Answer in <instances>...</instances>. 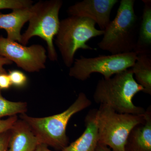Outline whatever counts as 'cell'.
<instances>
[{
  "instance_id": "6da1fadb",
  "label": "cell",
  "mask_w": 151,
  "mask_h": 151,
  "mask_svg": "<svg viewBox=\"0 0 151 151\" xmlns=\"http://www.w3.org/2000/svg\"><path fill=\"white\" fill-rule=\"evenodd\" d=\"M143 91V87L137 83L129 68L108 79L99 80L93 98L97 104L108 106L117 113L143 115L146 110L133 102L135 95Z\"/></svg>"
},
{
  "instance_id": "7a4b0ae2",
  "label": "cell",
  "mask_w": 151,
  "mask_h": 151,
  "mask_svg": "<svg viewBox=\"0 0 151 151\" xmlns=\"http://www.w3.org/2000/svg\"><path fill=\"white\" fill-rule=\"evenodd\" d=\"M134 0H122L115 18L104 30L99 48L111 54L134 52L137 40L140 19L135 14Z\"/></svg>"
},
{
  "instance_id": "3957f363",
  "label": "cell",
  "mask_w": 151,
  "mask_h": 151,
  "mask_svg": "<svg viewBox=\"0 0 151 151\" xmlns=\"http://www.w3.org/2000/svg\"><path fill=\"white\" fill-rule=\"evenodd\" d=\"M92 102L84 92H80L70 107L62 113L42 118L21 114V119L29 126L40 144L62 150L68 145L67 124L74 114L88 108Z\"/></svg>"
},
{
  "instance_id": "277c9868",
  "label": "cell",
  "mask_w": 151,
  "mask_h": 151,
  "mask_svg": "<svg viewBox=\"0 0 151 151\" xmlns=\"http://www.w3.org/2000/svg\"><path fill=\"white\" fill-rule=\"evenodd\" d=\"M96 24L91 19L77 16H70L60 21L55 43L65 66H72L78 50H94L86 44L87 42L104 33L95 27Z\"/></svg>"
},
{
  "instance_id": "5b68a950",
  "label": "cell",
  "mask_w": 151,
  "mask_h": 151,
  "mask_svg": "<svg viewBox=\"0 0 151 151\" xmlns=\"http://www.w3.org/2000/svg\"><path fill=\"white\" fill-rule=\"evenodd\" d=\"M62 6L61 0L40 1L33 4L28 27L22 35L20 43L24 45L33 37L43 39L47 44L48 57L52 61L58 60L53 40L59 29V14Z\"/></svg>"
},
{
  "instance_id": "8992f818",
  "label": "cell",
  "mask_w": 151,
  "mask_h": 151,
  "mask_svg": "<svg viewBox=\"0 0 151 151\" xmlns=\"http://www.w3.org/2000/svg\"><path fill=\"white\" fill-rule=\"evenodd\" d=\"M97 119L98 143L107 146L113 151H125V145L130 132L145 121V114L119 113L102 105L97 109Z\"/></svg>"
},
{
  "instance_id": "52a82bcc",
  "label": "cell",
  "mask_w": 151,
  "mask_h": 151,
  "mask_svg": "<svg viewBox=\"0 0 151 151\" xmlns=\"http://www.w3.org/2000/svg\"><path fill=\"white\" fill-rule=\"evenodd\" d=\"M137 54L134 52L111 55H100L94 58L81 56L74 60L69 75L80 81H85L93 73H100L108 79L132 68Z\"/></svg>"
},
{
  "instance_id": "ba28073f",
  "label": "cell",
  "mask_w": 151,
  "mask_h": 151,
  "mask_svg": "<svg viewBox=\"0 0 151 151\" xmlns=\"http://www.w3.org/2000/svg\"><path fill=\"white\" fill-rule=\"evenodd\" d=\"M0 55L29 73L45 69L47 57L46 49L41 45L26 46L2 36H0Z\"/></svg>"
},
{
  "instance_id": "9c48e42d",
  "label": "cell",
  "mask_w": 151,
  "mask_h": 151,
  "mask_svg": "<svg viewBox=\"0 0 151 151\" xmlns=\"http://www.w3.org/2000/svg\"><path fill=\"white\" fill-rule=\"evenodd\" d=\"M118 0H84L75 3L68 9L70 16L87 18L104 30L111 22V11Z\"/></svg>"
},
{
  "instance_id": "30bf717a",
  "label": "cell",
  "mask_w": 151,
  "mask_h": 151,
  "mask_svg": "<svg viewBox=\"0 0 151 151\" xmlns=\"http://www.w3.org/2000/svg\"><path fill=\"white\" fill-rule=\"evenodd\" d=\"M97 109L89 111L85 118V130L76 140L62 151H95L99 142L97 115Z\"/></svg>"
},
{
  "instance_id": "8fae6325",
  "label": "cell",
  "mask_w": 151,
  "mask_h": 151,
  "mask_svg": "<svg viewBox=\"0 0 151 151\" xmlns=\"http://www.w3.org/2000/svg\"><path fill=\"white\" fill-rule=\"evenodd\" d=\"M8 151H35L40 144L28 125L18 119L10 129Z\"/></svg>"
},
{
  "instance_id": "7c38bea8",
  "label": "cell",
  "mask_w": 151,
  "mask_h": 151,
  "mask_svg": "<svg viewBox=\"0 0 151 151\" xmlns=\"http://www.w3.org/2000/svg\"><path fill=\"white\" fill-rule=\"evenodd\" d=\"M145 121L132 129L127 138L125 151H151V107L145 113Z\"/></svg>"
},
{
  "instance_id": "4fadbf2b",
  "label": "cell",
  "mask_w": 151,
  "mask_h": 151,
  "mask_svg": "<svg viewBox=\"0 0 151 151\" xmlns=\"http://www.w3.org/2000/svg\"><path fill=\"white\" fill-rule=\"evenodd\" d=\"M31 7L12 10L9 14L0 13V29L6 31L7 35V38L20 43L21 32L31 16Z\"/></svg>"
},
{
  "instance_id": "5bb4252c",
  "label": "cell",
  "mask_w": 151,
  "mask_h": 151,
  "mask_svg": "<svg viewBox=\"0 0 151 151\" xmlns=\"http://www.w3.org/2000/svg\"><path fill=\"white\" fill-rule=\"evenodd\" d=\"M142 1L145 6L134 52L137 54H151V1L143 0Z\"/></svg>"
},
{
  "instance_id": "9a60e30c",
  "label": "cell",
  "mask_w": 151,
  "mask_h": 151,
  "mask_svg": "<svg viewBox=\"0 0 151 151\" xmlns=\"http://www.w3.org/2000/svg\"><path fill=\"white\" fill-rule=\"evenodd\" d=\"M131 68L135 80L143 87V92L151 95V54H137Z\"/></svg>"
},
{
  "instance_id": "2e32d148",
  "label": "cell",
  "mask_w": 151,
  "mask_h": 151,
  "mask_svg": "<svg viewBox=\"0 0 151 151\" xmlns=\"http://www.w3.org/2000/svg\"><path fill=\"white\" fill-rule=\"evenodd\" d=\"M27 110L26 102H12L3 97L0 89V119L5 116H17L25 113Z\"/></svg>"
},
{
  "instance_id": "e0dca14e",
  "label": "cell",
  "mask_w": 151,
  "mask_h": 151,
  "mask_svg": "<svg viewBox=\"0 0 151 151\" xmlns=\"http://www.w3.org/2000/svg\"><path fill=\"white\" fill-rule=\"evenodd\" d=\"M30 0H0V10L10 9L14 10L27 8L32 5Z\"/></svg>"
},
{
  "instance_id": "ac0fdd59",
  "label": "cell",
  "mask_w": 151,
  "mask_h": 151,
  "mask_svg": "<svg viewBox=\"0 0 151 151\" xmlns=\"http://www.w3.org/2000/svg\"><path fill=\"white\" fill-rule=\"evenodd\" d=\"M8 75L12 86L22 88L24 87L27 83V78L26 75L20 70H10Z\"/></svg>"
},
{
  "instance_id": "d6986e66",
  "label": "cell",
  "mask_w": 151,
  "mask_h": 151,
  "mask_svg": "<svg viewBox=\"0 0 151 151\" xmlns=\"http://www.w3.org/2000/svg\"><path fill=\"white\" fill-rule=\"evenodd\" d=\"M18 119L17 116H14L5 120H0V134L11 129Z\"/></svg>"
},
{
  "instance_id": "ffe728a7",
  "label": "cell",
  "mask_w": 151,
  "mask_h": 151,
  "mask_svg": "<svg viewBox=\"0 0 151 151\" xmlns=\"http://www.w3.org/2000/svg\"><path fill=\"white\" fill-rule=\"evenodd\" d=\"M10 135V129L0 134V151H8Z\"/></svg>"
},
{
  "instance_id": "44dd1931",
  "label": "cell",
  "mask_w": 151,
  "mask_h": 151,
  "mask_svg": "<svg viewBox=\"0 0 151 151\" xmlns=\"http://www.w3.org/2000/svg\"><path fill=\"white\" fill-rule=\"evenodd\" d=\"M12 86L8 73L0 74V89L1 90L7 89Z\"/></svg>"
},
{
  "instance_id": "7402d4cb",
  "label": "cell",
  "mask_w": 151,
  "mask_h": 151,
  "mask_svg": "<svg viewBox=\"0 0 151 151\" xmlns=\"http://www.w3.org/2000/svg\"><path fill=\"white\" fill-rule=\"evenodd\" d=\"M12 63V62L10 60L0 55V74L7 73L5 69L4 68V66L6 65H10Z\"/></svg>"
},
{
  "instance_id": "603a6c76",
  "label": "cell",
  "mask_w": 151,
  "mask_h": 151,
  "mask_svg": "<svg viewBox=\"0 0 151 151\" xmlns=\"http://www.w3.org/2000/svg\"><path fill=\"white\" fill-rule=\"evenodd\" d=\"M95 151H113L107 146L98 143Z\"/></svg>"
},
{
  "instance_id": "cb8c5ba5",
  "label": "cell",
  "mask_w": 151,
  "mask_h": 151,
  "mask_svg": "<svg viewBox=\"0 0 151 151\" xmlns=\"http://www.w3.org/2000/svg\"><path fill=\"white\" fill-rule=\"evenodd\" d=\"M35 151H52L47 147V146L44 144H40L37 146Z\"/></svg>"
}]
</instances>
